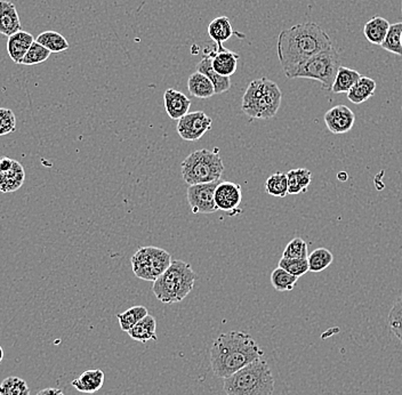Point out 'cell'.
<instances>
[{"instance_id":"obj_1","label":"cell","mask_w":402,"mask_h":395,"mask_svg":"<svg viewBox=\"0 0 402 395\" xmlns=\"http://www.w3.org/2000/svg\"><path fill=\"white\" fill-rule=\"evenodd\" d=\"M331 46V37L314 22L295 25L282 30L277 48L286 77L293 79L300 65Z\"/></svg>"},{"instance_id":"obj_2","label":"cell","mask_w":402,"mask_h":395,"mask_svg":"<svg viewBox=\"0 0 402 395\" xmlns=\"http://www.w3.org/2000/svg\"><path fill=\"white\" fill-rule=\"evenodd\" d=\"M263 351L249 333L229 331L214 340L211 366L214 375L228 378L247 364L263 358Z\"/></svg>"},{"instance_id":"obj_3","label":"cell","mask_w":402,"mask_h":395,"mask_svg":"<svg viewBox=\"0 0 402 395\" xmlns=\"http://www.w3.org/2000/svg\"><path fill=\"white\" fill-rule=\"evenodd\" d=\"M226 395H272L275 378L269 363L258 359L224 380Z\"/></svg>"},{"instance_id":"obj_4","label":"cell","mask_w":402,"mask_h":395,"mask_svg":"<svg viewBox=\"0 0 402 395\" xmlns=\"http://www.w3.org/2000/svg\"><path fill=\"white\" fill-rule=\"evenodd\" d=\"M197 275L189 263L175 260L153 282L152 293L164 304L182 302L195 287Z\"/></svg>"},{"instance_id":"obj_5","label":"cell","mask_w":402,"mask_h":395,"mask_svg":"<svg viewBox=\"0 0 402 395\" xmlns=\"http://www.w3.org/2000/svg\"><path fill=\"white\" fill-rule=\"evenodd\" d=\"M282 93L278 85L268 78L251 81L242 96V110L251 119H271L278 113Z\"/></svg>"},{"instance_id":"obj_6","label":"cell","mask_w":402,"mask_h":395,"mask_svg":"<svg viewBox=\"0 0 402 395\" xmlns=\"http://www.w3.org/2000/svg\"><path fill=\"white\" fill-rule=\"evenodd\" d=\"M183 179L188 186L220 181L224 164L219 148H201L190 153L181 164Z\"/></svg>"},{"instance_id":"obj_7","label":"cell","mask_w":402,"mask_h":395,"mask_svg":"<svg viewBox=\"0 0 402 395\" xmlns=\"http://www.w3.org/2000/svg\"><path fill=\"white\" fill-rule=\"evenodd\" d=\"M340 67L338 53L336 52L334 46H331L300 65L298 70L295 72L293 79H296V78L313 79L321 83L324 90H331Z\"/></svg>"},{"instance_id":"obj_8","label":"cell","mask_w":402,"mask_h":395,"mask_svg":"<svg viewBox=\"0 0 402 395\" xmlns=\"http://www.w3.org/2000/svg\"><path fill=\"white\" fill-rule=\"evenodd\" d=\"M172 256L167 250L162 248H139L132 257V269L137 278L144 281L155 282L157 279L169 268Z\"/></svg>"},{"instance_id":"obj_9","label":"cell","mask_w":402,"mask_h":395,"mask_svg":"<svg viewBox=\"0 0 402 395\" xmlns=\"http://www.w3.org/2000/svg\"><path fill=\"white\" fill-rule=\"evenodd\" d=\"M220 184V181L213 183H204L189 186L186 197L190 209L195 214H213L219 210L215 204V190Z\"/></svg>"},{"instance_id":"obj_10","label":"cell","mask_w":402,"mask_h":395,"mask_svg":"<svg viewBox=\"0 0 402 395\" xmlns=\"http://www.w3.org/2000/svg\"><path fill=\"white\" fill-rule=\"evenodd\" d=\"M212 125V118L204 111L189 112L177 123V134L184 141L195 142L211 130Z\"/></svg>"},{"instance_id":"obj_11","label":"cell","mask_w":402,"mask_h":395,"mask_svg":"<svg viewBox=\"0 0 402 395\" xmlns=\"http://www.w3.org/2000/svg\"><path fill=\"white\" fill-rule=\"evenodd\" d=\"M25 179V168L19 161L7 157L0 158V191L10 193L19 190Z\"/></svg>"},{"instance_id":"obj_12","label":"cell","mask_w":402,"mask_h":395,"mask_svg":"<svg viewBox=\"0 0 402 395\" xmlns=\"http://www.w3.org/2000/svg\"><path fill=\"white\" fill-rule=\"evenodd\" d=\"M215 204L219 210L235 215V210L242 204V186L233 182H220L215 190Z\"/></svg>"},{"instance_id":"obj_13","label":"cell","mask_w":402,"mask_h":395,"mask_svg":"<svg viewBox=\"0 0 402 395\" xmlns=\"http://www.w3.org/2000/svg\"><path fill=\"white\" fill-rule=\"evenodd\" d=\"M326 126L333 134H347L356 123V115L347 105H336L325 115Z\"/></svg>"},{"instance_id":"obj_14","label":"cell","mask_w":402,"mask_h":395,"mask_svg":"<svg viewBox=\"0 0 402 395\" xmlns=\"http://www.w3.org/2000/svg\"><path fill=\"white\" fill-rule=\"evenodd\" d=\"M165 109L168 117L173 120H180L191 108V99L182 92L168 88L164 94Z\"/></svg>"},{"instance_id":"obj_15","label":"cell","mask_w":402,"mask_h":395,"mask_svg":"<svg viewBox=\"0 0 402 395\" xmlns=\"http://www.w3.org/2000/svg\"><path fill=\"white\" fill-rule=\"evenodd\" d=\"M206 55L212 57V65L217 74L224 77H231L237 71L238 68V61L240 55L237 53L230 50H224L222 52H217L214 47L212 52L206 53Z\"/></svg>"},{"instance_id":"obj_16","label":"cell","mask_w":402,"mask_h":395,"mask_svg":"<svg viewBox=\"0 0 402 395\" xmlns=\"http://www.w3.org/2000/svg\"><path fill=\"white\" fill-rule=\"evenodd\" d=\"M21 30V20L15 5L7 0H0V34L11 37Z\"/></svg>"},{"instance_id":"obj_17","label":"cell","mask_w":402,"mask_h":395,"mask_svg":"<svg viewBox=\"0 0 402 395\" xmlns=\"http://www.w3.org/2000/svg\"><path fill=\"white\" fill-rule=\"evenodd\" d=\"M34 41H34V36L29 32H23V30L8 37L7 53H8L13 62L21 64L22 60L30 50V47L32 46Z\"/></svg>"},{"instance_id":"obj_18","label":"cell","mask_w":402,"mask_h":395,"mask_svg":"<svg viewBox=\"0 0 402 395\" xmlns=\"http://www.w3.org/2000/svg\"><path fill=\"white\" fill-rule=\"evenodd\" d=\"M208 34L212 38V41L215 43L217 52L226 50V47L223 46V43L229 41L230 38L235 34L229 18L223 15L214 19L208 25Z\"/></svg>"},{"instance_id":"obj_19","label":"cell","mask_w":402,"mask_h":395,"mask_svg":"<svg viewBox=\"0 0 402 395\" xmlns=\"http://www.w3.org/2000/svg\"><path fill=\"white\" fill-rule=\"evenodd\" d=\"M104 380H106V375L101 369H90V370L84 371L81 376L72 380L71 385L77 389L78 392L92 394L102 389Z\"/></svg>"},{"instance_id":"obj_20","label":"cell","mask_w":402,"mask_h":395,"mask_svg":"<svg viewBox=\"0 0 402 395\" xmlns=\"http://www.w3.org/2000/svg\"><path fill=\"white\" fill-rule=\"evenodd\" d=\"M195 68H197V71L207 76L208 79L213 83L215 94L226 93L230 90V87H231L230 78L221 76L214 70L211 56L205 55Z\"/></svg>"},{"instance_id":"obj_21","label":"cell","mask_w":402,"mask_h":395,"mask_svg":"<svg viewBox=\"0 0 402 395\" xmlns=\"http://www.w3.org/2000/svg\"><path fill=\"white\" fill-rule=\"evenodd\" d=\"M390 27V22L387 19H384L382 16H375L366 23L363 27V34L369 43L381 46Z\"/></svg>"},{"instance_id":"obj_22","label":"cell","mask_w":402,"mask_h":395,"mask_svg":"<svg viewBox=\"0 0 402 395\" xmlns=\"http://www.w3.org/2000/svg\"><path fill=\"white\" fill-rule=\"evenodd\" d=\"M157 321L152 315L148 314L146 318L142 319L139 324H135L130 331H127L130 338L139 343H146L148 340H158L157 337Z\"/></svg>"},{"instance_id":"obj_23","label":"cell","mask_w":402,"mask_h":395,"mask_svg":"<svg viewBox=\"0 0 402 395\" xmlns=\"http://www.w3.org/2000/svg\"><path fill=\"white\" fill-rule=\"evenodd\" d=\"M375 90H376V81L371 78L361 76L356 85L349 90L347 99L353 104H362L374 95Z\"/></svg>"},{"instance_id":"obj_24","label":"cell","mask_w":402,"mask_h":395,"mask_svg":"<svg viewBox=\"0 0 402 395\" xmlns=\"http://www.w3.org/2000/svg\"><path fill=\"white\" fill-rule=\"evenodd\" d=\"M188 90L190 94L198 99H209L215 95L213 83L201 72L195 71L188 79Z\"/></svg>"},{"instance_id":"obj_25","label":"cell","mask_w":402,"mask_h":395,"mask_svg":"<svg viewBox=\"0 0 402 395\" xmlns=\"http://www.w3.org/2000/svg\"><path fill=\"white\" fill-rule=\"evenodd\" d=\"M288 195H300L307 191L311 181L312 173L307 168H298L288 172Z\"/></svg>"},{"instance_id":"obj_26","label":"cell","mask_w":402,"mask_h":395,"mask_svg":"<svg viewBox=\"0 0 402 395\" xmlns=\"http://www.w3.org/2000/svg\"><path fill=\"white\" fill-rule=\"evenodd\" d=\"M360 77L361 74L359 72L340 65L331 90L335 94H347L356 85V81H359Z\"/></svg>"},{"instance_id":"obj_27","label":"cell","mask_w":402,"mask_h":395,"mask_svg":"<svg viewBox=\"0 0 402 395\" xmlns=\"http://www.w3.org/2000/svg\"><path fill=\"white\" fill-rule=\"evenodd\" d=\"M36 41L41 43L50 53H62L70 48L68 41L63 37L62 34L56 32H45L36 38Z\"/></svg>"},{"instance_id":"obj_28","label":"cell","mask_w":402,"mask_h":395,"mask_svg":"<svg viewBox=\"0 0 402 395\" xmlns=\"http://www.w3.org/2000/svg\"><path fill=\"white\" fill-rule=\"evenodd\" d=\"M148 314V309L146 306H133L126 310L125 312L119 313L117 315L118 321L120 324L121 331H130L135 324H139L142 319L146 318Z\"/></svg>"},{"instance_id":"obj_29","label":"cell","mask_w":402,"mask_h":395,"mask_svg":"<svg viewBox=\"0 0 402 395\" xmlns=\"http://www.w3.org/2000/svg\"><path fill=\"white\" fill-rule=\"evenodd\" d=\"M333 261H334V256L328 249L317 248L307 256L310 272L319 273V272L325 271L327 268L331 265Z\"/></svg>"},{"instance_id":"obj_30","label":"cell","mask_w":402,"mask_h":395,"mask_svg":"<svg viewBox=\"0 0 402 395\" xmlns=\"http://www.w3.org/2000/svg\"><path fill=\"white\" fill-rule=\"evenodd\" d=\"M401 34L402 22L391 25L387 37L381 45L382 48L396 55L402 56Z\"/></svg>"},{"instance_id":"obj_31","label":"cell","mask_w":402,"mask_h":395,"mask_svg":"<svg viewBox=\"0 0 402 395\" xmlns=\"http://www.w3.org/2000/svg\"><path fill=\"white\" fill-rule=\"evenodd\" d=\"M265 191L268 195L275 198H285L288 195L287 175L284 173H275L266 179Z\"/></svg>"},{"instance_id":"obj_32","label":"cell","mask_w":402,"mask_h":395,"mask_svg":"<svg viewBox=\"0 0 402 395\" xmlns=\"http://www.w3.org/2000/svg\"><path fill=\"white\" fill-rule=\"evenodd\" d=\"M298 278L288 273L286 270L282 268H277L273 270L271 275V284L277 291H291L294 289Z\"/></svg>"},{"instance_id":"obj_33","label":"cell","mask_w":402,"mask_h":395,"mask_svg":"<svg viewBox=\"0 0 402 395\" xmlns=\"http://www.w3.org/2000/svg\"><path fill=\"white\" fill-rule=\"evenodd\" d=\"M0 395H30V389L19 377H7L0 384Z\"/></svg>"},{"instance_id":"obj_34","label":"cell","mask_w":402,"mask_h":395,"mask_svg":"<svg viewBox=\"0 0 402 395\" xmlns=\"http://www.w3.org/2000/svg\"><path fill=\"white\" fill-rule=\"evenodd\" d=\"M309 256L307 244L302 238H294L288 242L282 257L291 258V260H304Z\"/></svg>"},{"instance_id":"obj_35","label":"cell","mask_w":402,"mask_h":395,"mask_svg":"<svg viewBox=\"0 0 402 395\" xmlns=\"http://www.w3.org/2000/svg\"><path fill=\"white\" fill-rule=\"evenodd\" d=\"M52 53L50 50L41 46V43L34 41L30 50L25 54V57L22 60L21 64L25 65H37L45 62L50 57Z\"/></svg>"},{"instance_id":"obj_36","label":"cell","mask_w":402,"mask_h":395,"mask_svg":"<svg viewBox=\"0 0 402 395\" xmlns=\"http://www.w3.org/2000/svg\"><path fill=\"white\" fill-rule=\"evenodd\" d=\"M279 268L286 270L288 273L294 275L296 278H300L302 275H307L310 272L309 262L307 258L304 260H291V258H284L279 261Z\"/></svg>"},{"instance_id":"obj_37","label":"cell","mask_w":402,"mask_h":395,"mask_svg":"<svg viewBox=\"0 0 402 395\" xmlns=\"http://www.w3.org/2000/svg\"><path fill=\"white\" fill-rule=\"evenodd\" d=\"M16 132V118L11 109L0 108V136Z\"/></svg>"},{"instance_id":"obj_38","label":"cell","mask_w":402,"mask_h":395,"mask_svg":"<svg viewBox=\"0 0 402 395\" xmlns=\"http://www.w3.org/2000/svg\"><path fill=\"white\" fill-rule=\"evenodd\" d=\"M387 324H389L391 333L402 329V296L399 297L391 307L390 313L387 317Z\"/></svg>"},{"instance_id":"obj_39","label":"cell","mask_w":402,"mask_h":395,"mask_svg":"<svg viewBox=\"0 0 402 395\" xmlns=\"http://www.w3.org/2000/svg\"><path fill=\"white\" fill-rule=\"evenodd\" d=\"M36 395H65L63 391L59 389H41V392H38Z\"/></svg>"},{"instance_id":"obj_40","label":"cell","mask_w":402,"mask_h":395,"mask_svg":"<svg viewBox=\"0 0 402 395\" xmlns=\"http://www.w3.org/2000/svg\"><path fill=\"white\" fill-rule=\"evenodd\" d=\"M392 333L402 343V329H400V331H392Z\"/></svg>"},{"instance_id":"obj_41","label":"cell","mask_w":402,"mask_h":395,"mask_svg":"<svg viewBox=\"0 0 402 395\" xmlns=\"http://www.w3.org/2000/svg\"><path fill=\"white\" fill-rule=\"evenodd\" d=\"M4 359V349L1 346H0V362L3 361Z\"/></svg>"},{"instance_id":"obj_42","label":"cell","mask_w":402,"mask_h":395,"mask_svg":"<svg viewBox=\"0 0 402 395\" xmlns=\"http://www.w3.org/2000/svg\"><path fill=\"white\" fill-rule=\"evenodd\" d=\"M401 14H402V0H401Z\"/></svg>"},{"instance_id":"obj_43","label":"cell","mask_w":402,"mask_h":395,"mask_svg":"<svg viewBox=\"0 0 402 395\" xmlns=\"http://www.w3.org/2000/svg\"><path fill=\"white\" fill-rule=\"evenodd\" d=\"M401 45H402V34H401Z\"/></svg>"}]
</instances>
